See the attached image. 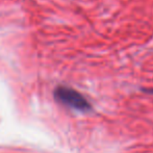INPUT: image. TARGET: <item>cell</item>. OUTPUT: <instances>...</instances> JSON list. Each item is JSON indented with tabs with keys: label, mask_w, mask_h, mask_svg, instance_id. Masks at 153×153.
<instances>
[{
	"label": "cell",
	"mask_w": 153,
	"mask_h": 153,
	"mask_svg": "<svg viewBox=\"0 0 153 153\" xmlns=\"http://www.w3.org/2000/svg\"><path fill=\"white\" fill-rule=\"evenodd\" d=\"M55 99L62 104L70 106L78 111H88L90 109V103L88 100L77 91L67 87H59L54 92Z\"/></svg>",
	"instance_id": "6da1fadb"
}]
</instances>
